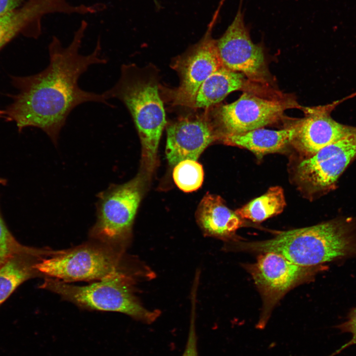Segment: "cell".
Returning a JSON list of instances; mask_svg holds the SVG:
<instances>
[{
  "instance_id": "cell-21",
  "label": "cell",
  "mask_w": 356,
  "mask_h": 356,
  "mask_svg": "<svg viewBox=\"0 0 356 356\" xmlns=\"http://www.w3.org/2000/svg\"><path fill=\"white\" fill-rule=\"evenodd\" d=\"M173 176L178 187L188 192L195 191L201 186L204 172L202 166L196 160L187 159L175 166Z\"/></svg>"
},
{
  "instance_id": "cell-25",
  "label": "cell",
  "mask_w": 356,
  "mask_h": 356,
  "mask_svg": "<svg viewBox=\"0 0 356 356\" xmlns=\"http://www.w3.org/2000/svg\"><path fill=\"white\" fill-rule=\"evenodd\" d=\"M225 0H220V2H219V5H218L217 9L216 10L214 14V15H217V16H219V14L220 10H221V8L222 7V5H223V4Z\"/></svg>"
},
{
  "instance_id": "cell-12",
  "label": "cell",
  "mask_w": 356,
  "mask_h": 356,
  "mask_svg": "<svg viewBox=\"0 0 356 356\" xmlns=\"http://www.w3.org/2000/svg\"><path fill=\"white\" fill-rule=\"evenodd\" d=\"M219 139L215 123L207 115L179 119L167 128V159L174 166L187 159L196 161L209 145Z\"/></svg>"
},
{
  "instance_id": "cell-4",
  "label": "cell",
  "mask_w": 356,
  "mask_h": 356,
  "mask_svg": "<svg viewBox=\"0 0 356 356\" xmlns=\"http://www.w3.org/2000/svg\"><path fill=\"white\" fill-rule=\"evenodd\" d=\"M134 282L129 273H120L84 286L45 277L39 287L55 293L83 309L119 312L150 324L158 317L160 312L149 311L141 305L134 292Z\"/></svg>"
},
{
  "instance_id": "cell-8",
  "label": "cell",
  "mask_w": 356,
  "mask_h": 356,
  "mask_svg": "<svg viewBox=\"0 0 356 356\" xmlns=\"http://www.w3.org/2000/svg\"><path fill=\"white\" fill-rule=\"evenodd\" d=\"M262 253L257 262L248 267L264 301L263 312L257 326L261 329L265 328L272 308L286 292L328 269L324 265L300 266L274 252Z\"/></svg>"
},
{
  "instance_id": "cell-16",
  "label": "cell",
  "mask_w": 356,
  "mask_h": 356,
  "mask_svg": "<svg viewBox=\"0 0 356 356\" xmlns=\"http://www.w3.org/2000/svg\"><path fill=\"white\" fill-rule=\"evenodd\" d=\"M66 0H30L22 7L0 16V49L45 14L66 12Z\"/></svg>"
},
{
  "instance_id": "cell-14",
  "label": "cell",
  "mask_w": 356,
  "mask_h": 356,
  "mask_svg": "<svg viewBox=\"0 0 356 356\" xmlns=\"http://www.w3.org/2000/svg\"><path fill=\"white\" fill-rule=\"evenodd\" d=\"M197 223L206 235L228 240L233 237L243 221L219 195L207 193L196 213Z\"/></svg>"
},
{
  "instance_id": "cell-3",
  "label": "cell",
  "mask_w": 356,
  "mask_h": 356,
  "mask_svg": "<svg viewBox=\"0 0 356 356\" xmlns=\"http://www.w3.org/2000/svg\"><path fill=\"white\" fill-rule=\"evenodd\" d=\"M155 71L150 67L123 64L118 81L103 92L108 100H119L130 112L141 144L142 166L148 173L157 164L158 145L166 124Z\"/></svg>"
},
{
  "instance_id": "cell-1",
  "label": "cell",
  "mask_w": 356,
  "mask_h": 356,
  "mask_svg": "<svg viewBox=\"0 0 356 356\" xmlns=\"http://www.w3.org/2000/svg\"><path fill=\"white\" fill-rule=\"evenodd\" d=\"M87 25L83 21L67 46L56 37L52 38L48 48L49 64L43 71L13 79L18 92L2 114L14 122L19 131L29 127L39 128L55 145L68 116L78 106L95 102L114 107L103 93L87 91L79 85L80 77L90 66L108 62L102 55L99 39L91 53L80 52Z\"/></svg>"
},
{
  "instance_id": "cell-22",
  "label": "cell",
  "mask_w": 356,
  "mask_h": 356,
  "mask_svg": "<svg viewBox=\"0 0 356 356\" xmlns=\"http://www.w3.org/2000/svg\"><path fill=\"white\" fill-rule=\"evenodd\" d=\"M346 320L343 322L336 326L342 332L351 333L352 339L348 343L343 345L337 353L351 345L356 344V307L352 308L346 317Z\"/></svg>"
},
{
  "instance_id": "cell-7",
  "label": "cell",
  "mask_w": 356,
  "mask_h": 356,
  "mask_svg": "<svg viewBox=\"0 0 356 356\" xmlns=\"http://www.w3.org/2000/svg\"><path fill=\"white\" fill-rule=\"evenodd\" d=\"M356 159V133L306 157L295 166L294 178L311 198L334 190L339 177Z\"/></svg>"
},
{
  "instance_id": "cell-18",
  "label": "cell",
  "mask_w": 356,
  "mask_h": 356,
  "mask_svg": "<svg viewBox=\"0 0 356 356\" xmlns=\"http://www.w3.org/2000/svg\"><path fill=\"white\" fill-rule=\"evenodd\" d=\"M44 257L33 254L16 255L0 267V306L25 281L43 276L35 265Z\"/></svg>"
},
{
  "instance_id": "cell-23",
  "label": "cell",
  "mask_w": 356,
  "mask_h": 356,
  "mask_svg": "<svg viewBox=\"0 0 356 356\" xmlns=\"http://www.w3.org/2000/svg\"><path fill=\"white\" fill-rule=\"evenodd\" d=\"M181 356H199L194 312H192L191 315L188 338L184 352Z\"/></svg>"
},
{
  "instance_id": "cell-15",
  "label": "cell",
  "mask_w": 356,
  "mask_h": 356,
  "mask_svg": "<svg viewBox=\"0 0 356 356\" xmlns=\"http://www.w3.org/2000/svg\"><path fill=\"white\" fill-rule=\"evenodd\" d=\"M299 124L300 122L279 130L261 128L242 134L224 136L221 139L227 145L246 148L261 158L267 154L281 151L292 144Z\"/></svg>"
},
{
  "instance_id": "cell-5",
  "label": "cell",
  "mask_w": 356,
  "mask_h": 356,
  "mask_svg": "<svg viewBox=\"0 0 356 356\" xmlns=\"http://www.w3.org/2000/svg\"><path fill=\"white\" fill-rule=\"evenodd\" d=\"M35 267L43 276L67 283L96 281L131 273L125 267L124 251L92 240L58 250L38 262Z\"/></svg>"
},
{
  "instance_id": "cell-9",
  "label": "cell",
  "mask_w": 356,
  "mask_h": 356,
  "mask_svg": "<svg viewBox=\"0 0 356 356\" xmlns=\"http://www.w3.org/2000/svg\"><path fill=\"white\" fill-rule=\"evenodd\" d=\"M216 21L211 20L201 40L175 60L172 67L178 72L180 84L171 91L174 105L193 107L199 88L213 72L223 66L212 31Z\"/></svg>"
},
{
  "instance_id": "cell-24",
  "label": "cell",
  "mask_w": 356,
  "mask_h": 356,
  "mask_svg": "<svg viewBox=\"0 0 356 356\" xmlns=\"http://www.w3.org/2000/svg\"><path fill=\"white\" fill-rule=\"evenodd\" d=\"M23 0H0V16L15 10Z\"/></svg>"
},
{
  "instance_id": "cell-19",
  "label": "cell",
  "mask_w": 356,
  "mask_h": 356,
  "mask_svg": "<svg viewBox=\"0 0 356 356\" xmlns=\"http://www.w3.org/2000/svg\"><path fill=\"white\" fill-rule=\"evenodd\" d=\"M285 206L283 189L280 186H275L270 187L265 193L253 199L235 212L241 219L259 222L279 214Z\"/></svg>"
},
{
  "instance_id": "cell-17",
  "label": "cell",
  "mask_w": 356,
  "mask_h": 356,
  "mask_svg": "<svg viewBox=\"0 0 356 356\" xmlns=\"http://www.w3.org/2000/svg\"><path fill=\"white\" fill-rule=\"evenodd\" d=\"M246 82L243 74L222 66L200 86L193 108H207L219 103L231 92L242 89Z\"/></svg>"
},
{
  "instance_id": "cell-20",
  "label": "cell",
  "mask_w": 356,
  "mask_h": 356,
  "mask_svg": "<svg viewBox=\"0 0 356 356\" xmlns=\"http://www.w3.org/2000/svg\"><path fill=\"white\" fill-rule=\"evenodd\" d=\"M55 250L24 245L19 242L7 227L0 209V267L12 257L20 254H33L45 258L52 255Z\"/></svg>"
},
{
  "instance_id": "cell-2",
  "label": "cell",
  "mask_w": 356,
  "mask_h": 356,
  "mask_svg": "<svg viewBox=\"0 0 356 356\" xmlns=\"http://www.w3.org/2000/svg\"><path fill=\"white\" fill-rule=\"evenodd\" d=\"M240 249L274 252L300 266L312 267L356 257V217H339L284 231L268 240L239 244Z\"/></svg>"
},
{
  "instance_id": "cell-11",
  "label": "cell",
  "mask_w": 356,
  "mask_h": 356,
  "mask_svg": "<svg viewBox=\"0 0 356 356\" xmlns=\"http://www.w3.org/2000/svg\"><path fill=\"white\" fill-rule=\"evenodd\" d=\"M288 107L281 101L263 98L246 91L236 101L217 110V123H215L221 139L273 124L281 119Z\"/></svg>"
},
{
  "instance_id": "cell-13",
  "label": "cell",
  "mask_w": 356,
  "mask_h": 356,
  "mask_svg": "<svg viewBox=\"0 0 356 356\" xmlns=\"http://www.w3.org/2000/svg\"><path fill=\"white\" fill-rule=\"evenodd\" d=\"M354 95L325 105L309 108L307 115L300 121L298 133L292 144L308 157L356 133V126L340 123L331 116L338 105Z\"/></svg>"
},
{
  "instance_id": "cell-6",
  "label": "cell",
  "mask_w": 356,
  "mask_h": 356,
  "mask_svg": "<svg viewBox=\"0 0 356 356\" xmlns=\"http://www.w3.org/2000/svg\"><path fill=\"white\" fill-rule=\"evenodd\" d=\"M143 186V176L139 174L123 184L112 183L97 194L96 220L89 232L91 240L125 251Z\"/></svg>"
},
{
  "instance_id": "cell-10",
  "label": "cell",
  "mask_w": 356,
  "mask_h": 356,
  "mask_svg": "<svg viewBox=\"0 0 356 356\" xmlns=\"http://www.w3.org/2000/svg\"><path fill=\"white\" fill-rule=\"evenodd\" d=\"M216 46L224 67L241 73L253 81L265 83L268 79L263 48L252 42L241 4L224 34L216 40Z\"/></svg>"
}]
</instances>
